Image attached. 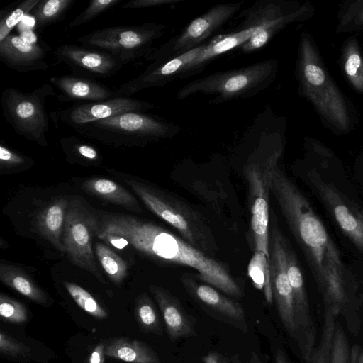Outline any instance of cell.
Masks as SVG:
<instances>
[{"mask_svg":"<svg viewBox=\"0 0 363 363\" xmlns=\"http://www.w3.org/2000/svg\"><path fill=\"white\" fill-rule=\"evenodd\" d=\"M295 76L299 95L312 104L325 127L337 135L348 134L354 128L356 111L332 78L312 35L306 31L300 35Z\"/></svg>","mask_w":363,"mask_h":363,"instance_id":"1","label":"cell"},{"mask_svg":"<svg viewBox=\"0 0 363 363\" xmlns=\"http://www.w3.org/2000/svg\"><path fill=\"white\" fill-rule=\"evenodd\" d=\"M241 11L243 20L239 26L233 32L217 35L208 40L202 52L189 65L184 78L201 72L214 58L238 48L255 35L268 29L281 31L289 24L311 18L315 9L309 2L259 0Z\"/></svg>","mask_w":363,"mask_h":363,"instance_id":"2","label":"cell"},{"mask_svg":"<svg viewBox=\"0 0 363 363\" xmlns=\"http://www.w3.org/2000/svg\"><path fill=\"white\" fill-rule=\"evenodd\" d=\"M79 135L113 147H143L168 139L182 128L147 113L127 112L72 128Z\"/></svg>","mask_w":363,"mask_h":363,"instance_id":"3","label":"cell"},{"mask_svg":"<svg viewBox=\"0 0 363 363\" xmlns=\"http://www.w3.org/2000/svg\"><path fill=\"white\" fill-rule=\"evenodd\" d=\"M127 184L154 214L172 225L187 242L212 256L218 251L211 229L203 215L172 194L136 179Z\"/></svg>","mask_w":363,"mask_h":363,"instance_id":"4","label":"cell"},{"mask_svg":"<svg viewBox=\"0 0 363 363\" xmlns=\"http://www.w3.org/2000/svg\"><path fill=\"white\" fill-rule=\"evenodd\" d=\"M277 69V60L272 59L213 72L185 84L177 91V97L183 100L199 93L213 94L215 97L209 101L213 104L251 97L272 84Z\"/></svg>","mask_w":363,"mask_h":363,"instance_id":"5","label":"cell"},{"mask_svg":"<svg viewBox=\"0 0 363 363\" xmlns=\"http://www.w3.org/2000/svg\"><path fill=\"white\" fill-rule=\"evenodd\" d=\"M279 155L277 151L258 152L243 167V175L248 185L252 250L254 253L264 254L268 261L269 195Z\"/></svg>","mask_w":363,"mask_h":363,"instance_id":"6","label":"cell"},{"mask_svg":"<svg viewBox=\"0 0 363 363\" xmlns=\"http://www.w3.org/2000/svg\"><path fill=\"white\" fill-rule=\"evenodd\" d=\"M57 95L50 84H43L31 92L7 87L1 98L3 117L17 134L47 147L49 121L45 102L48 96Z\"/></svg>","mask_w":363,"mask_h":363,"instance_id":"7","label":"cell"},{"mask_svg":"<svg viewBox=\"0 0 363 363\" xmlns=\"http://www.w3.org/2000/svg\"><path fill=\"white\" fill-rule=\"evenodd\" d=\"M166 28L155 23L107 27L84 35L77 42L105 51L125 65L140 59L145 60L156 50L153 43L164 35Z\"/></svg>","mask_w":363,"mask_h":363,"instance_id":"8","label":"cell"},{"mask_svg":"<svg viewBox=\"0 0 363 363\" xmlns=\"http://www.w3.org/2000/svg\"><path fill=\"white\" fill-rule=\"evenodd\" d=\"M242 6V1L218 4L189 22L179 34L172 37L151 53L145 61L168 60L207 43Z\"/></svg>","mask_w":363,"mask_h":363,"instance_id":"9","label":"cell"},{"mask_svg":"<svg viewBox=\"0 0 363 363\" xmlns=\"http://www.w3.org/2000/svg\"><path fill=\"white\" fill-rule=\"evenodd\" d=\"M98 218L91 213L82 201L69 202L66 211L62 243L69 260L92 274L101 283L107 281L98 269L92 250V239L96 235Z\"/></svg>","mask_w":363,"mask_h":363,"instance_id":"10","label":"cell"},{"mask_svg":"<svg viewBox=\"0 0 363 363\" xmlns=\"http://www.w3.org/2000/svg\"><path fill=\"white\" fill-rule=\"evenodd\" d=\"M154 107V105L150 102L130 96H120L104 101L76 103L65 108L52 111L50 117L56 125L65 124L73 128L123 113H147Z\"/></svg>","mask_w":363,"mask_h":363,"instance_id":"11","label":"cell"},{"mask_svg":"<svg viewBox=\"0 0 363 363\" xmlns=\"http://www.w3.org/2000/svg\"><path fill=\"white\" fill-rule=\"evenodd\" d=\"M269 271L273 298L280 320L287 333L295 340L296 328L293 289L286 272L284 248L281 235L274 225L269 235Z\"/></svg>","mask_w":363,"mask_h":363,"instance_id":"12","label":"cell"},{"mask_svg":"<svg viewBox=\"0 0 363 363\" xmlns=\"http://www.w3.org/2000/svg\"><path fill=\"white\" fill-rule=\"evenodd\" d=\"M52 54L77 77L91 79L110 78L125 66L105 51L77 45H62Z\"/></svg>","mask_w":363,"mask_h":363,"instance_id":"13","label":"cell"},{"mask_svg":"<svg viewBox=\"0 0 363 363\" xmlns=\"http://www.w3.org/2000/svg\"><path fill=\"white\" fill-rule=\"evenodd\" d=\"M206 44L168 60L152 62L138 77L121 84L116 91L121 96H130L144 89L183 79L189 65L199 55Z\"/></svg>","mask_w":363,"mask_h":363,"instance_id":"14","label":"cell"},{"mask_svg":"<svg viewBox=\"0 0 363 363\" xmlns=\"http://www.w3.org/2000/svg\"><path fill=\"white\" fill-rule=\"evenodd\" d=\"M48 46L30 43L21 36L9 34L0 42V59L8 67L19 72L48 69Z\"/></svg>","mask_w":363,"mask_h":363,"instance_id":"15","label":"cell"},{"mask_svg":"<svg viewBox=\"0 0 363 363\" xmlns=\"http://www.w3.org/2000/svg\"><path fill=\"white\" fill-rule=\"evenodd\" d=\"M50 83L60 92L57 95L61 101L93 102L121 96L116 89L89 78L72 76L52 77Z\"/></svg>","mask_w":363,"mask_h":363,"instance_id":"16","label":"cell"},{"mask_svg":"<svg viewBox=\"0 0 363 363\" xmlns=\"http://www.w3.org/2000/svg\"><path fill=\"white\" fill-rule=\"evenodd\" d=\"M149 289L162 313L169 338L175 341L193 335L194 324L179 300L162 287L150 284Z\"/></svg>","mask_w":363,"mask_h":363,"instance_id":"17","label":"cell"},{"mask_svg":"<svg viewBox=\"0 0 363 363\" xmlns=\"http://www.w3.org/2000/svg\"><path fill=\"white\" fill-rule=\"evenodd\" d=\"M182 280L189 293L199 302L233 322H244L245 313L239 303L226 298L208 284H199L186 277Z\"/></svg>","mask_w":363,"mask_h":363,"instance_id":"18","label":"cell"},{"mask_svg":"<svg viewBox=\"0 0 363 363\" xmlns=\"http://www.w3.org/2000/svg\"><path fill=\"white\" fill-rule=\"evenodd\" d=\"M69 202L65 197L57 199L41 211L35 221L38 233L62 253L65 252L62 234Z\"/></svg>","mask_w":363,"mask_h":363,"instance_id":"19","label":"cell"},{"mask_svg":"<svg viewBox=\"0 0 363 363\" xmlns=\"http://www.w3.org/2000/svg\"><path fill=\"white\" fill-rule=\"evenodd\" d=\"M105 355L130 363H160L157 354L138 340L118 337L105 343Z\"/></svg>","mask_w":363,"mask_h":363,"instance_id":"20","label":"cell"},{"mask_svg":"<svg viewBox=\"0 0 363 363\" xmlns=\"http://www.w3.org/2000/svg\"><path fill=\"white\" fill-rule=\"evenodd\" d=\"M82 189L89 194L108 203L116 204L135 213L143 209L137 199L116 182L105 178H93L82 184Z\"/></svg>","mask_w":363,"mask_h":363,"instance_id":"21","label":"cell"},{"mask_svg":"<svg viewBox=\"0 0 363 363\" xmlns=\"http://www.w3.org/2000/svg\"><path fill=\"white\" fill-rule=\"evenodd\" d=\"M339 64L351 88L363 96V53L356 35H350L343 42Z\"/></svg>","mask_w":363,"mask_h":363,"instance_id":"22","label":"cell"},{"mask_svg":"<svg viewBox=\"0 0 363 363\" xmlns=\"http://www.w3.org/2000/svg\"><path fill=\"white\" fill-rule=\"evenodd\" d=\"M0 279L5 285L34 302L43 305L48 302L45 293L26 273L16 266L1 263Z\"/></svg>","mask_w":363,"mask_h":363,"instance_id":"23","label":"cell"},{"mask_svg":"<svg viewBox=\"0 0 363 363\" xmlns=\"http://www.w3.org/2000/svg\"><path fill=\"white\" fill-rule=\"evenodd\" d=\"M75 1L76 0H40L31 11L36 28L42 31L45 27L63 21Z\"/></svg>","mask_w":363,"mask_h":363,"instance_id":"24","label":"cell"},{"mask_svg":"<svg viewBox=\"0 0 363 363\" xmlns=\"http://www.w3.org/2000/svg\"><path fill=\"white\" fill-rule=\"evenodd\" d=\"M97 259L103 269L116 285H120L128 274L127 262L105 244L97 242L95 244Z\"/></svg>","mask_w":363,"mask_h":363,"instance_id":"25","label":"cell"},{"mask_svg":"<svg viewBox=\"0 0 363 363\" xmlns=\"http://www.w3.org/2000/svg\"><path fill=\"white\" fill-rule=\"evenodd\" d=\"M363 32V0H347L339 6L335 33Z\"/></svg>","mask_w":363,"mask_h":363,"instance_id":"26","label":"cell"},{"mask_svg":"<svg viewBox=\"0 0 363 363\" xmlns=\"http://www.w3.org/2000/svg\"><path fill=\"white\" fill-rule=\"evenodd\" d=\"M134 313L142 331L162 335V326L159 313L146 293L140 294L136 298Z\"/></svg>","mask_w":363,"mask_h":363,"instance_id":"27","label":"cell"},{"mask_svg":"<svg viewBox=\"0 0 363 363\" xmlns=\"http://www.w3.org/2000/svg\"><path fill=\"white\" fill-rule=\"evenodd\" d=\"M337 316L338 313L334 308L329 306L325 310L319 344L313 349L306 363H330L331 345Z\"/></svg>","mask_w":363,"mask_h":363,"instance_id":"28","label":"cell"},{"mask_svg":"<svg viewBox=\"0 0 363 363\" xmlns=\"http://www.w3.org/2000/svg\"><path fill=\"white\" fill-rule=\"evenodd\" d=\"M60 144L69 160L98 164L101 160L100 152L94 145L77 137H63L60 139Z\"/></svg>","mask_w":363,"mask_h":363,"instance_id":"29","label":"cell"},{"mask_svg":"<svg viewBox=\"0 0 363 363\" xmlns=\"http://www.w3.org/2000/svg\"><path fill=\"white\" fill-rule=\"evenodd\" d=\"M64 285L73 300L84 311L97 319L107 318V312L86 289L72 282L65 281Z\"/></svg>","mask_w":363,"mask_h":363,"instance_id":"30","label":"cell"},{"mask_svg":"<svg viewBox=\"0 0 363 363\" xmlns=\"http://www.w3.org/2000/svg\"><path fill=\"white\" fill-rule=\"evenodd\" d=\"M40 0H25L0 21V42L11 34L13 28L39 4Z\"/></svg>","mask_w":363,"mask_h":363,"instance_id":"31","label":"cell"},{"mask_svg":"<svg viewBox=\"0 0 363 363\" xmlns=\"http://www.w3.org/2000/svg\"><path fill=\"white\" fill-rule=\"evenodd\" d=\"M299 233L303 240L309 246L320 247L326 240V233L320 222L313 217L300 221Z\"/></svg>","mask_w":363,"mask_h":363,"instance_id":"32","label":"cell"},{"mask_svg":"<svg viewBox=\"0 0 363 363\" xmlns=\"http://www.w3.org/2000/svg\"><path fill=\"white\" fill-rule=\"evenodd\" d=\"M0 315L5 320L16 324L24 323L28 318L25 306L3 293L0 294Z\"/></svg>","mask_w":363,"mask_h":363,"instance_id":"33","label":"cell"},{"mask_svg":"<svg viewBox=\"0 0 363 363\" xmlns=\"http://www.w3.org/2000/svg\"><path fill=\"white\" fill-rule=\"evenodd\" d=\"M121 0H92L87 7L77 15L68 25L69 28H75L86 23L111 8L118 4Z\"/></svg>","mask_w":363,"mask_h":363,"instance_id":"34","label":"cell"},{"mask_svg":"<svg viewBox=\"0 0 363 363\" xmlns=\"http://www.w3.org/2000/svg\"><path fill=\"white\" fill-rule=\"evenodd\" d=\"M350 361L348 341L342 326L337 320L332 340L330 363H350Z\"/></svg>","mask_w":363,"mask_h":363,"instance_id":"35","label":"cell"},{"mask_svg":"<svg viewBox=\"0 0 363 363\" xmlns=\"http://www.w3.org/2000/svg\"><path fill=\"white\" fill-rule=\"evenodd\" d=\"M31 159L9 147L3 143L0 145V167L11 169L32 163Z\"/></svg>","mask_w":363,"mask_h":363,"instance_id":"36","label":"cell"},{"mask_svg":"<svg viewBox=\"0 0 363 363\" xmlns=\"http://www.w3.org/2000/svg\"><path fill=\"white\" fill-rule=\"evenodd\" d=\"M0 351L2 354L14 357H28L30 348L7 333H0Z\"/></svg>","mask_w":363,"mask_h":363,"instance_id":"37","label":"cell"},{"mask_svg":"<svg viewBox=\"0 0 363 363\" xmlns=\"http://www.w3.org/2000/svg\"><path fill=\"white\" fill-rule=\"evenodd\" d=\"M279 32L277 29H268L251 37L238 48L243 53H250L258 50L265 46L270 40Z\"/></svg>","mask_w":363,"mask_h":363,"instance_id":"38","label":"cell"},{"mask_svg":"<svg viewBox=\"0 0 363 363\" xmlns=\"http://www.w3.org/2000/svg\"><path fill=\"white\" fill-rule=\"evenodd\" d=\"M182 0H131L125 4L123 9H143L149 7L160 6L164 5H172Z\"/></svg>","mask_w":363,"mask_h":363,"instance_id":"39","label":"cell"},{"mask_svg":"<svg viewBox=\"0 0 363 363\" xmlns=\"http://www.w3.org/2000/svg\"><path fill=\"white\" fill-rule=\"evenodd\" d=\"M335 216L340 225L346 230H352L357 226V222L350 215L346 207L339 206L335 209Z\"/></svg>","mask_w":363,"mask_h":363,"instance_id":"40","label":"cell"},{"mask_svg":"<svg viewBox=\"0 0 363 363\" xmlns=\"http://www.w3.org/2000/svg\"><path fill=\"white\" fill-rule=\"evenodd\" d=\"M285 265L286 274L288 276L292 289L302 287L303 279L301 273L298 268L296 265H294L290 262L286 263V259Z\"/></svg>","mask_w":363,"mask_h":363,"instance_id":"41","label":"cell"},{"mask_svg":"<svg viewBox=\"0 0 363 363\" xmlns=\"http://www.w3.org/2000/svg\"><path fill=\"white\" fill-rule=\"evenodd\" d=\"M105 355V343L98 344L93 350L89 363H104Z\"/></svg>","mask_w":363,"mask_h":363,"instance_id":"42","label":"cell"},{"mask_svg":"<svg viewBox=\"0 0 363 363\" xmlns=\"http://www.w3.org/2000/svg\"><path fill=\"white\" fill-rule=\"evenodd\" d=\"M363 361V349L354 345L350 351V363H362Z\"/></svg>","mask_w":363,"mask_h":363,"instance_id":"43","label":"cell"},{"mask_svg":"<svg viewBox=\"0 0 363 363\" xmlns=\"http://www.w3.org/2000/svg\"><path fill=\"white\" fill-rule=\"evenodd\" d=\"M204 363H226L224 359L215 352H211L202 357Z\"/></svg>","mask_w":363,"mask_h":363,"instance_id":"44","label":"cell"},{"mask_svg":"<svg viewBox=\"0 0 363 363\" xmlns=\"http://www.w3.org/2000/svg\"><path fill=\"white\" fill-rule=\"evenodd\" d=\"M263 363V362H262ZM273 363H289L284 352L279 349L277 350L274 361Z\"/></svg>","mask_w":363,"mask_h":363,"instance_id":"45","label":"cell"},{"mask_svg":"<svg viewBox=\"0 0 363 363\" xmlns=\"http://www.w3.org/2000/svg\"><path fill=\"white\" fill-rule=\"evenodd\" d=\"M249 363H262L258 356L255 353L252 352Z\"/></svg>","mask_w":363,"mask_h":363,"instance_id":"46","label":"cell"}]
</instances>
